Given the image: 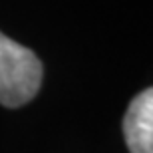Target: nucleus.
I'll use <instances>...</instances> for the list:
<instances>
[{
    "instance_id": "f257e3e1",
    "label": "nucleus",
    "mask_w": 153,
    "mask_h": 153,
    "mask_svg": "<svg viewBox=\"0 0 153 153\" xmlns=\"http://www.w3.org/2000/svg\"><path fill=\"white\" fill-rule=\"evenodd\" d=\"M42 64L36 54L0 32V103L20 108L38 94Z\"/></svg>"
},
{
    "instance_id": "f03ea898",
    "label": "nucleus",
    "mask_w": 153,
    "mask_h": 153,
    "mask_svg": "<svg viewBox=\"0 0 153 153\" xmlns=\"http://www.w3.org/2000/svg\"><path fill=\"white\" fill-rule=\"evenodd\" d=\"M123 133L131 153H153V88L131 100L123 117Z\"/></svg>"
}]
</instances>
